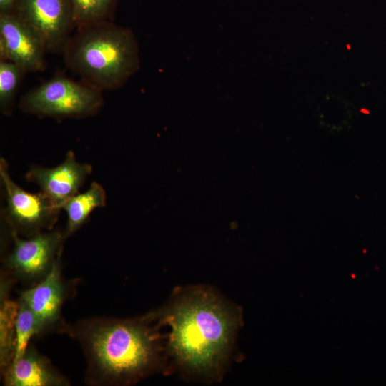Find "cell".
I'll use <instances>...</instances> for the list:
<instances>
[{
  "label": "cell",
  "mask_w": 386,
  "mask_h": 386,
  "mask_svg": "<svg viewBox=\"0 0 386 386\" xmlns=\"http://www.w3.org/2000/svg\"><path fill=\"white\" fill-rule=\"evenodd\" d=\"M156 315L170 327L167 349L183 372L204 379L220 376L239 325L236 309L209 290L193 288L177 293Z\"/></svg>",
  "instance_id": "obj_1"
},
{
  "label": "cell",
  "mask_w": 386,
  "mask_h": 386,
  "mask_svg": "<svg viewBox=\"0 0 386 386\" xmlns=\"http://www.w3.org/2000/svg\"><path fill=\"white\" fill-rule=\"evenodd\" d=\"M155 318V313L132 319L95 317L69 330L85 355L88 384L130 385L153 372L161 351Z\"/></svg>",
  "instance_id": "obj_2"
},
{
  "label": "cell",
  "mask_w": 386,
  "mask_h": 386,
  "mask_svg": "<svg viewBox=\"0 0 386 386\" xmlns=\"http://www.w3.org/2000/svg\"><path fill=\"white\" fill-rule=\"evenodd\" d=\"M63 48L66 66L101 91L121 87L139 67L133 32L109 21L77 28Z\"/></svg>",
  "instance_id": "obj_3"
},
{
  "label": "cell",
  "mask_w": 386,
  "mask_h": 386,
  "mask_svg": "<svg viewBox=\"0 0 386 386\" xmlns=\"http://www.w3.org/2000/svg\"><path fill=\"white\" fill-rule=\"evenodd\" d=\"M103 102L101 91L59 75L25 94L19 107L39 116L79 118L96 114Z\"/></svg>",
  "instance_id": "obj_4"
},
{
  "label": "cell",
  "mask_w": 386,
  "mask_h": 386,
  "mask_svg": "<svg viewBox=\"0 0 386 386\" xmlns=\"http://www.w3.org/2000/svg\"><path fill=\"white\" fill-rule=\"evenodd\" d=\"M0 177L6 203L3 217L11 232L29 237L54 226L61 209L43 192L32 194L18 186L11 179L3 158L0 160Z\"/></svg>",
  "instance_id": "obj_5"
},
{
  "label": "cell",
  "mask_w": 386,
  "mask_h": 386,
  "mask_svg": "<svg viewBox=\"0 0 386 386\" xmlns=\"http://www.w3.org/2000/svg\"><path fill=\"white\" fill-rule=\"evenodd\" d=\"M11 233L14 244L4 260L6 272L15 279L37 284L47 276L61 257L66 237L65 231L41 232L26 239Z\"/></svg>",
  "instance_id": "obj_6"
},
{
  "label": "cell",
  "mask_w": 386,
  "mask_h": 386,
  "mask_svg": "<svg viewBox=\"0 0 386 386\" xmlns=\"http://www.w3.org/2000/svg\"><path fill=\"white\" fill-rule=\"evenodd\" d=\"M11 12L36 31L47 51L64 47L75 27L69 0H16Z\"/></svg>",
  "instance_id": "obj_7"
},
{
  "label": "cell",
  "mask_w": 386,
  "mask_h": 386,
  "mask_svg": "<svg viewBox=\"0 0 386 386\" xmlns=\"http://www.w3.org/2000/svg\"><path fill=\"white\" fill-rule=\"evenodd\" d=\"M47 51L36 31L13 12L0 14V59L25 73L44 71Z\"/></svg>",
  "instance_id": "obj_8"
},
{
  "label": "cell",
  "mask_w": 386,
  "mask_h": 386,
  "mask_svg": "<svg viewBox=\"0 0 386 386\" xmlns=\"http://www.w3.org/2000/svg\"><path fill=\"white\" fill-rule=\"evenodd\" d=\"M60 263L59 257L47 276L31 288L22 291L19 298L34 313L41 334L65 327L61 311L68 290L61 275Z\"/></svg>",
  "instance_id": "obj_9"
},
{
  "label": "cell",
  "mask_w": 386,
  "mask_h": 386,
  "mask_svg": "<svg viewBox=\"0 0 386 386\" xmlns=\"http://www.w3.org/2000/svg\"><path fill=\"white\" fill-rule=\"evenodd\" d=\"M91 171L90 164L77 162L74 152L70 151L59 165L54 168L33 167L26 173V178L36 183L41 192L61 209L66 200L78 193Z\"/></svg>",
  "instance_id": "obj_10"
},
{
  "label": "cell",
  "mask_w": 386,
  "mask_h": 386,
  "mask_svg": "<svg viewBox=\"0 0 386 386\" xmlns=\"http://www.w3.org/2000/svg\"><path fill=\"white\" fill-rule=\"evenodd\" d=\"M7 386L68 385L62 375L45 356L29 345L23 355L12 361L2 373Z\"/></svg>",
  "instance_id": "obj_11"
},
{
  "label": "cell",
  "mask_w": 386,
  "mask_h": 386,
  "mask_svg": "<svg viewBox=\"0 0 386 386\" xmlns=\"http://www.w3.org/2000/svg\"><path fill=\"white\" fill-rule=\"evenodd\" d=\"M9 279L1 280L0 305V365L1 373L9 367L14 358L16 335V321L19 310V302L7 298Z\"/></svg>",
  "instance_id": "obj_12"
},
{
  "label": "cell",
  "mask_w": 386,
  "mask_h": 386,
  "mask_svg": "<svg viewBox=\"0 0 386 386\" xmlns=\"http://www.w3.org/2000/svg\"><path fill=\"white\" fill-rule=\"evenodd\" d=\"M105 205V191L96 182H92L89 189L84 193L76 194L66 200L61 207L67 214L66 236L76 232L96 208Z\"/></svg>",
  "instance_id": "obj_13"
},
{
  "label": "cell",
  "mask_w": 386,
  "mask_h": 386,
  "mask_svg": "<svg viewBox=\"0 0 386 386\" xmlns=\"http://www.w3.org/2000/svg\"><path fill=\"white\" fill-rule=\"evenodd\" d=\"M75 27L109 21L114 0H69Z\"/></svg>",
  "instance_id": "obj_14"
},
{
  "label": "cell",
  "mask_w": 386,
  "mask_h": 386,
  "mask_svg": "<svg viewBox=\"0 0 386 386\" xmlns=\"http://www.w3.org/2000/svg\"><path fill=\"white\" fill-rule=\"evenodd\" d=\"M25 74L14 63L0 61V107L2 114L9 115L11 112L21 80Z\"/></svg>",
  "instance_id": "obj_15"
},
{
  "label": "cell",
  "mask_w": 386,
  "mask_h": 386,
  "mask_svg": "<svg viewBox=\"0 0 386 386\" xmlns=\"http://www.w3.org/2000/svg\"><path fill=\"white\" fill-rule=\"evenodd\" d=\"M18 302L19 310L16 321V345L14 360L23 355L33 336L41 334L39 325L32 311L22 300L19 299Z\"/></svg>",
  "instance_id": "obj_16"
},
{
  "label": "cell",
  "mask_w": 386,
  "mask_h": 386,
  "mask_svg": "<svg viewBox=\"0 0 386 386\" xmlns=\"http://www.w3.org/2000/svg\"><path fill=\"white\" fill-rule=\"evenodd\" d=\"M16 0H0V14L12 11Z\"/></svg>",
  "instance_id": "obj_17"
}]
</instances>
